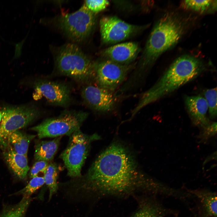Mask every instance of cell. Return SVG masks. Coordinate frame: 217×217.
Instances as JSON below:
<instances>
[{"label": "cell", "mask_w": 217, "mask_h": 217, "mask_svg": "<svg viewBox=\"0 0 217 217\" xmlns=\"http://www.w3.org/2000/svg\"><path fill=\"white\" fill-rule=\"evenodd\" d=\"M217 88L208 89L204 92V98L208 106L209 113L210 117L215 118L217 114Z\"/></svg>", "instance_id": "obj_21"}, {"label": "cell", "mask_w": 217, "mask_h": 217, "mask_svg": "<svg viewBox=\"0 0 217 217\" xmlns=\"http://www.w3.org/2000/svg\"><path fill=\"white\" fill-rule=\"evenodd\" d=\"M45 183L43 177L37 176L33 178L27 184L19 191V193L23 194L24 196L30 197Z\"/></svg>", "instance_id": "obj_23"}, {"label": "cell", "mask_w": 217, "mask_h": 217, "mask_svg": "<svg viewBox=\"0 0 217 217\" xmlns=\"http://www.w3.org/2000/svg\"><path fill=\"white\" fill-rule=\"evenodd\" d=\"M212 0H185L182 3L184 8L202 12L207 10L213 3Z\"/></svg>", "instance_id": "obj_22"}, {"label": "cell", "mask_w": 217, "mask_h": 217, "mask_svg": "<svg viewBox=\"0 0 217 217\" xmlns=\"http://www.w3.org/2000/svg\"><path fill=\"white\" fill-rule=\"evenodd\" d=\"M30 201V197L24 196L17 205L5 210L0 217H24Z\"/></svg>", "instance_id": "obj_20"}, {"label": "cell", "mask_w": 217, "mask_h": 217, "mask_svg": "<svg viewBox=\"0 0 217 217\" xmlns=\"http://www.w3.org/2000/svg\"><path fill=\"white\" fill-rule=\"evenodd\" d=\"M184 102L190 118L195 125L205 128L210 124L207 115L208 106L204 97L186 96Z\"/></svg>", "instance_id": "obj_14"}, {"label": "cell", "mask_w": 217, "mask_h": 217, "mask_svg": "<svg viewBox=\"0 0 217 217\" xmlns=\"http://www.w3.org/2000/svg\"><path fill=\"white\" fill-rule=\"evenodd\" d=\"M61 137H55L52 140L42 141L37 143L34 155L35 160L48 162L52 160L58 150Z\"/></svg>", "instance_id": "obj_16"}, {"label": "cell", "mask_w": 217, "mask_h": 217, "mask_svg": "<svg viewBox=\"0 0 217 217\" xmlns=\"http://www.w3.org/2000/svg\"><path fill=\"white\" fill-rule=\"evenodd\" d=\"M49 162L43 161H36L33 165L29 172L30 178H32L38 176L40 172L44 174L46 172L49 165Z\"/></svg>", "instance_id": "obj_26"}, {"label": "cell", "mask_w": 217, "mask_h": 217, "mask_svg": "<svg viewBox=\"0 0 217 217\" xmlns=\"http://www.w3.org/2000/svg\"><path fill=\"white\" fill-rule=\"evenodd\" d=\"M74 178L70 184L77 190L101 196H126L155 188L137 171L127 150L117 143L101 153L85 174Z\"/></svg>", "instance_id": "obj_1"}, {"label": "cell", "mask_w": 217, "mask_h": 217, "mask_svg": "<svg viewBox=\"0 0 217 217\" xmlns=\"http://www.w3.org/2000/svg\"><path fill=\"white\" fill-rule=\"evenodd\" d=\"M36 137L34 135H30L22 133L18 130L12 133L8 139L10 144L13 149L17 153L27 156L29 144L32 140Z\"/></svg>", "instance_id": "obj_17"}, {"label": "cell", "mask_w": 217, "mask_h": 217, "mask_svg": "<svg viewBox=\"0 0 217 217\" xmlns=\"http://www.w3.org/2000/svg\"><path fill=\"white\" fill-rule=\"evenodd\" d=\"M8 147L4 153L6 162L16 176L25 179L29 170L27 156L17 153L11 146Z\"/></svg>", "instance_id": "obj_15"}, {"label": "cell", "mask_w": 217, "mask_h": 217, "mask_svg": "<svg viewBox=\"0 0 217 217\" xmlns=\"http://www.w3.org/2000/svg\"><path fill=\"white\" fill-rule=\"evenodd\" d=\"M99 26L102 40L106 44L123 40L140 29L139 27L112 16L102 17L100 21Z\"/></svg>", "instance_id": "obj_11"}, {"label": "cell", "mask_w": 217, "mask_h": 217, "mask_svg": "<svg viewBox=\"0 0 217 217\" xmlns=\"http://www.w3.org/2000/svg\"><path fill=\"white\" fill-rule=\"evenodd\" d=\"M2 118V113L1 110L0 109V123L1 121Z\"/></svg>", "instance_id": "obj_27"}, {"label": "cell", "mask_w": 217, "mask_h": 217, "mask_svg": "<svg viewBox=\"0 0 217 217\" xmlns=\"http://www.w3.org/2000/svg\"><path fill=\"white\" fill-rule=\"evenodd\" d=\"M81 95L87 105L98 112H110L115 104V94L97 85L89 84L84 86L81 90Z\"/></svg>", "instance_id": "obj_12"}, {"label": "cell", "mask_w": 217, "mask_h": 217, "mask_svg": "<svg viewBox=\"0 0 217 217\" xmlns=\"http://www.w3.org/2000/svg\"><path fill=\"white\" fill-rule=\"evenodd\" d=\"M202 200L208 213L211 216L216 217L217 202V197L215 195L204 196Z\"/></svg>", "instance_id": "obj_24"}, {"label": "cell", "mask_w": 217, "mask_h": 217, "mask_svg": "<svg viewBox=\"0 0 217 217\" xmlns=\"http://www.w3.org/2000/svg\"><path fill=\"white\" fill-rule=\"evenodd\" d=\"M205 68L200 60L193 57L186 55L178 58L151 87L141 94L131 116L133 117L146 106L193 80Z\"/></svg>", "instance_id": "obj_3"}, {"label": "cell", "mask_w": 217, "mask_h": 217, "mask_svg": "<svg viewBox=\"0 0 217 217\" xmlns=\"http://www.w3.org/2000/svg\"><path fill=\"white\" fill-rule=\"evenodd\" d=\"M94 13L84 4L78 10L60 16L59 27L70 39L80 42L86 38L91 32L95 24Z\"/></svg>", "instance_id": "obj_8"}, {"label": "cell", "mask_w": 217, "mask_h": 217, "mask_svg": "<svg viewBox=\"0 0 217 217\" xmlns=\"http://www.w3.org/2000/svg\"><path fill=\"white\" fill-rule=\"evenodd\" d=\"M134 66L120 64L107 59L95 63L94 77L96 85L113 92L125 81Z\"/></svg>", "instance_id": "obj_9"}, {"label": "cell", "mask_w": 217, "mask_h": 217, "mask_svg": "<svg viewBox=\"0 0 217 217\" xmlns=\"http://www.w3.org/2000/svg\"><path fill=\"white\" fill-rule=\"evenodd\" d=\"M184 26L181 21L171 14H166L156 24L148 39L140 59L130 75L131 81L140 84L159 56L175 45L182 36Z\"/></svg>", "instance_id": "obj_2"}, {"label": "cell", "mask_w": 217, "mask_h": 217, "mask_svg": "<svg viewBox=\"0 0 217 217\" xmlns=\"http://www.w3.org/2000/svg\"><path fill=\"white\" fill-rule=\"evenodd\" d=\"M68 145L60 155L67 171L73 178L80 176L81 171L88 155L92 142L99 139L96 134L88 135L80 129L70 136Z\"/></svg>", "instance_id": "obj_6"}, {"label": "cell", "mask_w": 217, "mask_h": 217, "mask_svg": "<svg viewBox=\"0 0 217 217\" xmlns=\"http://www.w3.org/2000/svg\"><path fill=\"white\" fill-rule=\"evenodd\" d=\"M139 51L137 43L133 42L118 44L105 50L106 59L121 64H127L136 58Z\"/></svg>", "instance_id": "obj_13"}, {"label": "cell", "mask_w": 217, "mask_h": 217, "mask_svg": "<svg viewBox=\"0 0 217 217\" xmlns=\"http://www.w3.org/2000/svg\"><path fill=\"white\" fill-rule=\"evenodd\" d=\"M0 123V149L9 146L8 139L14 132L24 127L35 120L39 114V110L31 106L6 107L2 110Z\"/></svg>", "instance_id": "obj_7"}, {"label": "cell", "mask_w": 217, "mask_h": 217, "mask_svg": "<svg viewBox=\"0 0 217 217\" xmlns=\"http://www.w3.org/2000/svg\"><path fill=\"white\" fill-rule=\"evenodd\" d=\"M56 64L61 74L77 81L86 82L94 77L95 63L75 44H66L60 49Z\"/></svg>", "instance_id": "obj_4"}, {"label": "cell", "mask_w": 217, "mask_h": 217, "mask_svg": "<svg viewBox=\"0 0 217 217\" xmlns=\"http://www.w3.org/2000/svg\"><path fill=\"white\" fill-rule=\"evenodd\" d=\"M88 114L83 111L65 110L58 116L46 119L31 129L37 133L40 139L70 136L80 129Z\"/></svg>", "instance_id": "obj_5"}, {"label": "cell", "mask_w": 217, "mask_h": 217, "mask_svg": "<svg viewBox=\"0 0 217 217\" xmlns=\"http://www.w3.org/2000/svg\"><path fill=\"white\" fill-rule=\"evenodd\" d=\"M33 96L36 100L44 97L51 104L62 106H67L71 100L70 91L67 85L46 80L36 83Z\"/></svg>", "instance_id": "obj_10"}, {"label": "cell", "mask_w": 217, "mask_h": 217, "mask_svg": "<svg viewBox=\"0 0 217 217\" xmlns=\"http://www.w3.org/2000/svg\"><path fill=\"white\" fill-rule=\"evenodd\" d=\"M59 172L58 166L55 163L49 164L47 170L44 174L45 183L49 190V200H50L58 189L57 182Z\"/></svg>", "instance_id": "obj_18"}, {"label": "cell", "mask_w": 217, "mask_h": 217, "mask_svg": "<svg viewBox=\"0 0 217 217\" xmlns=\"http://www.w3.org/2000/svg\"><path fill=\"white\" fill-rule=\"evenodd\" d=\"M108 0H86L84 4L92 12L96 13L104 10L109 5Z\"/></svg>", "instance_id": "obj_25"}, {"label": "cell", "mask_w": 217, "mask_h": 217, "mask_svg": "<svg viewBox=\"0 0 217 217\" xmlns=\"http://www.w3.org/2000/svg\"><path fill=\"white\" fill-rule=\"evenodd\" d=\"M162 212L156 205L147 200L139 202L137 210L131 217H161Z\"/></svg>", "instance_id": "obj_19"}]
</instances>
